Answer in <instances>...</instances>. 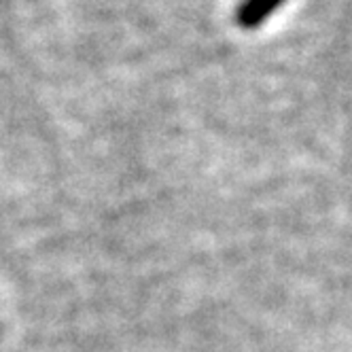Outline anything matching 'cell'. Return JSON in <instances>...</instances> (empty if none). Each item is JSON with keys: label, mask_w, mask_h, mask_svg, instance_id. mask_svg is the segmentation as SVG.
Returning a JSON list of instances; mask_svg holds the SVG:
<instances>
[{"label": "cell", "mask_w": 352, "mask_h": 352, "mask_svg": "<svg viewBox=\"0 0 352 352\" xmlns=\"http://www.w3.org/2000/svg\"><path fill=\"white\" fill-rule=\"evenodd\" d=\"M283 3L285 0H242L236 11V21L246 30H255L276 9L283 7Z\"/></svg>", "instance_id": "1"}]
</instances>
